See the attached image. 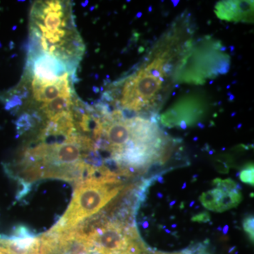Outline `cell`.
Segmentation results:
<instances>
[{"mask_svg":"<svg viewBox=\"0 0 254 254\" xmlns=\"http://www.w3.org/2000/svg\"><path fill=\"white\" fill-rule=\"evenodd\" d=\"M95 150L91 138L77 133L65 142L37 140L5 168L21 184L23 193L29 191L31 183L46 179L77 184L95 173V168L87 163L90 153Z\"/></svg>","mask_w":254,"mask_h":254,"instance_id":"6da1fadb","label":"cell"},{"mask_svg":"<svg viewBox=\"0 0 254 254\" xmlns=\"http://www.w3.org/2000/svg\"><path fill=\"white\" fill-rule=\"evenodd\" d=\"M68 1H38L31 11L30 54L46 53L74 68L85 50Z\"/></svg>","mask_w":254,"mask_h":254,"instance_id":"7a4b0ae2","label":"cell"},{"mask_svg":"<svg viewBox=\"0 0 254 254\" xmlns=\"http://www.w3.org/2000/svg\"><path fill=\"white\" fill-rule=\"evenodd\" d=\"M76 227L83 245L98 254H143L148 249L135 226L133 213L127 208L110 216L100 212Z\"/></svg>","mask_w":254,"mask_h":254,"instance_id":"3957f363","label":"cell"},{"mask_svg":"<svg viewBox=\"0 0 254 254\" xmlns=\"http://www.w3.org/2000/svg\"><path fill=\"white\" fill-rule=\"evenodd\" d=\"M124 188L121 177L104 166L97 169L91 177L76 184L68 208L52 228L64 230L78 226L98 213Z\"/></svg>","mask_w":254,"mask_h":254,"instance_id":"277c9868","label":"cell"},{"mask_svg":"<svg viewBox=\"0 0 254 254\" xmlns=\"http://www.w3.org/2000/svg\"><path fill=\"white\" fill-rule=\"evenodd\" d=\"M205 43L198 48H194L179 64L175 73L177 81L203 84L208 78L228 72L230 56L220 51V43Z\"/></svg>","mask_w":254,"mask_h":254,"instance_id":"5b68a950","label":"cell"},{"mask_svg":"<svg viewBox=\"0 0 254 254\" xmlns=\"http://www.w3.org/2000/svg\"><path fill=\"white\" fill-rule=\"evenodd\" d=\"M164 78L155 77L145 68L127 78L122 91L120 104L124 110L141 111L155 103Z\"/></svg>","mask_w":254,"mask_h":254,"instance_id":"8992f818","label":"cell"},{"mask_svg":"<svg viewBox=\"0 0 254 254\" xmlns=\"http://www.w3.org/2000/svg\"><path fill=\"white\" fill-rule=\"evenodd\" d=\"M208 110L206 100L200 95H189L178 100L160 116V121L168 128L179 127L187 129L205 116Z\"/></svg>","mask_w":254,"mask_h":254,"instance_id":"52a82bcc","label":"cell"},{"mask_svg":"<svg viewBox=\"0 0 254 254\" xmlns=\"http://www.w3.org/2000/svg\"><path fill=\"white\" fill-rule=\"evenodd\" d=\"M28 66L33 79L41 82H54L69 77V68L61 60L46 53L30 55Z\"/></svg>","mask_w":254,"mask_h":254,"instance_id":"ba28073f","label":"cell"},{"mask_svg":"<svg viewBox=\"0 0 254 254\" xmlns=\"http://www.w3.org/2000/svg\"><path fill=\"white\" fill-rule=\"evenodd\" d=\"M39 237L38 254H70L82 245L76 227L64 230L51 228Z\"/></svg>","mask_w":254,"mask_h":254,"instance_id":"9c48e42d","label":"cell"},{"mask_svg":"<svg viewBox=\"0 0 254 254\" xmlns=\"http://www.w3.org/2000/svg\"><path fill=\"white\" fill-rule=\"evenodd\" d=\"M40 237L30 229L19 225L10 237L0 236V250L8 254H38Z\"/></svg>","mask_w":254,"mask_h":254,"instance_id":"30bf717a","label":"cell"},{"mask_svg":"<svg viewBox=\"0 0 254 254\" xmlns=\"http://www.w3.org/2000/svg\"><path fill=\"white\" fill-rule=\"evenodd\" d=\"M254 3L250 0L220 1L215 5L214 12L222 21L254 23Z\"/></svg>","mask_w":254,"mask_h":254,"instance_id":"8fae6325","label":"cell"},{"mask_svg":"<svg viewBox=\"0 0 254 254\" xmlns=\"http://www.w3.org/2000/svg\"><path fill=\"white\" fill-rule=\"evenodd\" d=\"M31 86L34 99L40 103H48L60 96L71 98L69 77L54 82H41L33 78Z\"/></svg>","mask_w":254,"mask_h":254,"instance_id":"7c38bea8","label":"cell"},{"mask_svg":"<svg viewBox=\"0 0 254 254\" xmlns=\"http://www.w3.org/2000/svg\"><path fill=\"white\" fill-rule=\"evenodd\" d=\"M72 105L71 98L60 96L41 105V109L50 120L70 111Z\"/></svg>","mask_w":254,"mask_h":254,"instance_id":"4fadbf2b","label":"cell"},{"mask_svg":"<svg viewBox=\"0 0 254 254\" xmlns=\"http://www.w3.org/2000/svg\"><path fill=\"white\" fill-rule=\"evenodd\" d=\"M243 199L241 190H233L224 192L221 199L218 202L215 208V211L223 213L227 210L235 208L240 204Z\"/></svg>","mask_w":254,"mask_h":254,"instance_id":"5bb4252c","label":"cell"},{"mask_svg":"<svg viewBox=\"0 0 254 254\" xmlns=\"http://www.w3.org/2000/svg\"><path fill=\"white\" fill-rule=\"evenodd\" d=\"M212 185L223 190L224 192L230 191V190H242V187L238 183L230 178L223 180L220 178H215L212 182Z\"/></svg>","mask_w":254,"mask_h":254,"instance_id":"9a60e30c","label":"cell"},{"mask_svg":"<svg viewBox=\"0 0 254 254\" xmlns=\"http://www.w3.org/2000/svg\"><path fill=\"white\" fill-rule=\"evenodd\" d=\"M240 179L243 183L250 185L253 187L254 185V163H250L247 164L242 169L240 173Z\"/></svg>","mask_w":254,"mask_h":254,"instance_id":"2e32d148","label":"cell"},{"mask_svg":"<svg viewBox=\"0 0 254 254\" xmlns=\"http://www.w3.org/2000/svg\"><path fill=\"white\" fill-rule=\"evenodd\" d=\"M208 244V240H205L204 242L195 243L182 251L181 253L182 254H211L207 251Z\"/></svg>","mask_w":254,"mask_h":254,"instance_id":"e0dca14e","label":"cell"},{"mask_svg":"<svg viewBox=\"0 0 254 254\" xmlns=\"http://www.w3.org/2000/svg\"><path fill=\"white\" fill-rule=\"evenodd\" d=\"M16 124L18 132L21 134L23 132L28 131L31 127H33V120L31 115L27 113H24L18 119Z\"/></svg>","mask_w":254,"mask_h":254,"instance_id":"ac0fdd59","label":"cell"},{"mask_svg":"<svg viewBox=\"0 0 254 254\" xmlns=\"http://www.w3.org/2000/svg\"><path fill=\"white\" fill-rule=\"evenodd\" d=\"M199 200L205 208L209 210H212V211H215V200L211 190L202 193L199 197Z\"/></svg>","mask_w":254,"mask_h":254,"instance_id":"d6986e66","label":"cell"},{"mask_svg":"<svg viewBox=\"0 0 254 254\" xmlns=\"http://www.w3.org/2000/svg\"><path fill=\"white\" fill-rule=\"evenodd\" d=\"M254 219L253 215H250L244 218L242 222L244 230L247 234L250 240L254 242Z\"/></svg>","mask_w":254,"mask_h":254,"instance_id":"ffe728a7","label":"cell"},{"mask_svg":"<svg viewBox=\"0 0 254 254\" xmlns=\"http://www.w3.org/2000/svg\"><path fill=\"white\" fill-rule=\"evenodd\" d=\"M22 98L23 97L21 95H12L11 98L7 100L5 109L10 110L13 109V108H16V107L21 106L23 104L22 100H21Z\"/></svg>","mask_w":254,"mask_h":254,"instance_id":"44dd1931","label":"cell"},{"mask_svg":"<svg viewBox=\"0 0 254 254\" xmlns=\"http://www.w3.org/2000/svg\"><path fill=\"white\" fill-rule=\"evenodd\" d=\"M214 167L218 173L221 174H227L230 171V166L228 164L225 163L224 160L217 159L214 161Z\"/></svg>","mask_w":254,"mask_h":254,"instance_id":"7402d4cb","label":"cell"},{"mask_svg":"<svg viewBox=\"0 0 254 254\" xmlns=\"http://www.w3.org/2000/svg\"><path fill=\"white\" fill-rule=\"evenodd\" d=\"M210 215L208 212H202L199 214L192 217L191 221L199 222V223H207L210 221Z\"/></svg>","mask_w":254,"mask_h":254,"instance_id":"603a6c76","label":"cell"},{"mask_svg":"<svg viewBox=\"0 0 254 254\" xmlns=\"http://www.w3.org/2000/svg\"><path fill=\"white\" fill-rule=\"evenodd\" d=\"M222 233H223L224 235H226L227 233H228L229 231V225H225V227L222 228Z\"/></svg>","mask_w":254,"mask_h":254,"instance_id":"cb8c5ba5","label":"cell"},{"mask_svg":"<svg viewBox=\"0 0 254 254\" xmlns=\"http://www.w3.org/2000/svg\"><path fill=\"white\" fill-rule=\"evenodd\" d=\"M157 181L160 182V183L164 184L165 183V181H164L163 177L161 176L158 177V178H157Z\"/></svg>","mask_w":254,"mask_h":254,"instance_id":"d4e9b609","label":"cell"},{"mask_svg":"<svg viewBox=\"0 0 254 254\" xmlns=\"http://www.w3.org/2000/svg\"><path fill=\"white\" fill-rule=\"evenodd\" d=\"M148 227H149V224H148V222L145 221V222H143V229L148 228Z\"/></svg>","mask_w":254,"mask_h":254,"instance_id":"484cf974","label":"cell"},{"mask_svg":"<svg viewBox=\"0 0 254 254\" xmlns=\"http://www.w3.org/2000/svg\"><path fill=\"white\" fill-rule=\"evenodd\" d=\"M0 254H8L6 253V252H4V251L0 250Z\"/></svg>","mask_w":254,"mask_h":254,"instance_id":"4316f807","label":"cell"},{"mask_svg":"<svg viewBox=\"0 0 254 254\" xmlns=\"http://www.w3.org/2000/svg\"><path fill=\"white\" fill-rule=\"evenodd\" d=\"M158 196L159 198H163V195L162 194V193H158Z\"/></svg>","mask_w":254,"mask_h":254,"instance_id":"83f0119b","label":"cell"},{"mask_svg":"<svg viewBox=\"0 0 254 254\" xmlns=\"http://www.w3.org/2000/svg\"><path fill=\"white\" fill-rule=\"evenodd\" d=\"M195 201L194 200H193V201L191 202V203H190V206L192 207L193 206V205L194 204Z\"/></svg>","mask_w":254,"mask_h":254,"instance_id":"f1b7e54d","label":"cell"},{"mask_svg":"<svg viewBox=\"0 0 254 254\" xmlns=\"http://www.w3.org/2000/svg\"><path fill=\"white\" fill-rule=\"evenodd\" d=\"M175 203H176V200H174L173 202H172V203H170V206H172V205L175 204Z\"/></svg>","mask_w":254,"mask_h":254,"instance_id":"f546056e","label":"cell"},{"mask_svg":"<svg viewBox=\"0 0 254 254\" xmlns=\"http://www.w3.org/2000/svg\"><path fill=\"white\" fill-rule=\"evenodd\" d=\"M186 185H187V183H186V182H185V183L184 184L183 187H182V189H185V187H186Z\"/></svg>","mask_w":254,"mask_h":254,"instance_id":"4dcf8cb0","label":"cell"},{"mask_svg":"<svg viewBox=\"0 0 254 254\" xmlns=\"http://www.w3.org/2000/svg\"><path fill=\"white\" fill-rule=\"evenodd\" d=\"M173 227H177V225H173V226H172Z\"/></svg>","mask_w":254,"mask_h":254,"instance_id":"1f68e13d","label":"cell"},{"mask_svg":"<svg viewBox=\"0 0 254 254\" xmlns=\"http://www.w3.org/2000/svg\"><path fill=\"white\" fill-rule=\"evenodd\" d=\"M0 46H1V43H0Z\"/></svg>","mask_w":254,"mask_h":254,"instance_id":"d6a6232c","label":"cell"}]
</instances>
